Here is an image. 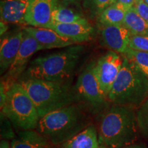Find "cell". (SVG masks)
I'll use <instances>...</instances> for the list:
<instances>
[{
    "label": "cell",
    "instance_id": "6da1fadb",
    "mask_svg": "<svg viewBox=\"0 0 148 148\" xmlns=\"http://www.w3.org/2000/svg\"><path fill=\"white\" fill-rule=\"evenodd\" d=\"M136 112L134 108L113 105L103 114L98 127L100 148H123L138 138Z\"/></svg>",
    "mask_w": 148,
    "mask_h": 148
},
{
    "label": "cell",
    "instance_id": "7a4b0ae2",
    "mask_svg": "<svg viewBox=\"0 0 148 148\" xmlns=\"http://www.w3.org/2000/svg\"><path fill=\"white\" fill-rule=\"evenodd\" d=\"M82 45L37 57L29 62L21 79L34 78L66 83L71 78L83 52Z\"/></svg>",
    "mask_w": 148,
    "mask_h": 148
},
{
    "label": "cell",
    "instance_id": "3957f363",
    "mask_svg": "<svg viewBox=\"0 0 148 148\" xmlns=\"http://www.w3.org/2000/svg\"><path fill=\"white\" fill-rule=\"evenodd\" d=\"M121 69L108 99L114 105L139 108L148 98V77L134 62L123 56Z\"/></svg>",
    "mask_w": 148,
    "mask_h": 148
},
{
    "label": "cell",
    "instance_id": "277c9868",
    "mask_svg": "<svg viewBox=\"0 0 148 148\" xmlns=\"http://www.w3.org/2000/svg\"><path fill=\"white\" fill-rule=\"evenodd\" d=\"M86 125V116L82 109L73 103L40 118L36 130L48 143L58 145L78 134Z\"/></svg>",
    "mask_w": 148,
    "mask_h": 148
},
{
    "label": "cell",
    "instance_id": "5b68a950",
    "mask_svg": "<svg viewBox=\"0 0 148 148\" xmlns=\"http://www.w3.org/2000/svg\"><path fill=\"white\" fill-rule=\"evenodd\" d=\"M17 82L34 101L40 119L49 112L73 104L75 100L74 92L66 83L34 78L21 79Z\"/></svg>",
    "mask_w": 148,
    "mask_h": 148
},
{
    "label": "cell",
    "instance_id": "8992f818",
    "mask_svg": "<svg viewBox=\"0 0 148 148\" xmlns=\"http://www.w3.org/2000/svg\"><path fill=\"white\" fill-rule=\"evenodd\" d=\"M5 99L1 104V112L16 127L30 130L38 126L40 116L34 101L25 90L16 82L5 91Z\"/></svg>",
    "mask_w": 148,
    "mask_h": 148
},
{
    "label": "cell",
    "instance_id": "52a82bcc",
    "mask_svg": "<svg viewBox=\"0 0 148 148\" xmlns=\"http://www.w3.org/2000/svg\"><path fill=\"white\" fill-rule=\"evenodd\" d=\"M95 62H91L79 74L74 87L75 99L84 103L90 112L97 114L106 108L108 97L101 90L95 72Z\"/></svg>",
    "mask_w": 148,
    "mask_h": 148
},
{
    "label": "cell",
    "instance_id": "ba28073f",
    "mask_svg": "<svg viewBox=\"0 0 148 148\" xmlns=\"http://www.w3.org/2000/svg\"><path fill=\"white\" fill-rule=\"evenodd\" d=\"M44 48L34 37L23 30V38L15 60L1 82V89L5 91L19 79L25 71L27 64L33 54Z\"/></svg>",
    "mask_w": 148,
    "mask_h": 148
},
{
    "label": "cell",
    "instance_id": "9c48e42d",
    "mask_svg": "<svg viewBox=\"0 0 148 148\" xmlns=\"http://www.w3.org/2000/svg\"><path fill=\"white\" fill-rule=\"evenodd\" d=\"M123 61L121 56L115 51H110L95 62V75L101 90L107 97L121 69Z\"/></svg>",
    "mask_w": 148,
    "mask_h": 148
},
{
    "label": "cell",
    "instance_id": "30bf717a",
    "mask_svg": "<svg viewBox=\"0 0 148 148\" xmlns=\"http://www.w3.org/2000/svg\"><path fill=\"white\" fill-rule=\"evenodd\" d=\"M58 5L56 0H31L24 18V25L46 27L52 22V13Z\"/></svg>",
    "mask_w": 148,
    "mask_h": 148
},
{
    "label": "cell",
    "instance_id": "8fae6325",
    "mask_svg": "<svg viewBox=\"0 0 148 148\" xmlns=\"http://www.w3.org/2000/svg\"><path fill=\"white\" fill-rule=\"evenodd\" d=\"M101 39L111 51L123 54L129 47L131 34L123 25H102Z\"/></svg>",
    "mask_w": 148,
    "mask_h": 148
},
{
    "label": "cell",
    "instance_id": "7c38bea8",
    "mask_svg": "<svg viewBox=\"0 0 148 148\" xmlns=\"http://www.w3.org/2000/svg\"><path fill=\"white\" fill-rule=\"evenodd\" d=\"M23 30L34 37L44 49L66 48L75 44L71 40L59 35L53 29L46 27H25Z\"/></svg>",
    "mask_w": 148,
    "mask_h": 148
},
{
    "label": "cell",
    "instance_id": "4fadbf2b",
    "mask_svg": "<svg viewBox=\"0 0 148 148\" xmlns=\"http://www.w3.org/2000/svg\"><path fill=\"white\" fill-rule=\"evenodd\" d=\"M47 28L53 29L59 35L71 40L74 43H79L90 40L93 32V29L90 24L51 22Z\"/></svg>",
    "mask_w": 148,
    "mask_h": 148
},
{
    "label": "cell",
    "instance_id": "5bb4252c",
    "mask_svg": "<svg viewBox=\"0 0 148 148\" xmlns=\"http://www.w3.org/2000/svg\"><path fill=\"white\" fill-rule=\"evenodd\" d=\"M23 38V31L6 36L0 45V68L1 73H4L15 60Z\"/></svg>",
    "mask_w": 148,
    "mask_h": 148
},
{
    "label": "cell",
    "instance_id": "9a60e30c",
    "mask_svg": "<svg viewBox=\"0 0 148 148\" xmlns=\"http://www.w3.org/2000/svg\"><path fill=\"white\" fill-rule=\"evenodd\" d=\"M31 0H1L0 7L1 22L23 24Z\"/></svg>",
    "mask_w": 148,
    "mask_h": 148
},
{
    "label": "cell",
    "instance_id": "2e32d148",
    "mask_svg": "<svg viewBox=\"0 0 148 148\" xmlns=\"http://www.w3.org/2000/svg\"><path fill=\"white\" fill-rule=\"evenodd\" d=\"M56 148H100L97 130L94 125H88Z\"/></svg>",
    "mask_w": 148,
    "mask_h": 148
},
{
    "label": "cell",
    "instance_id": "e0dca14e",
    "mask_svg": "<svg viewBox=\"0 0 148 148\" xmlns=\"http://www.w3.org/2000/svg\"><path fill=\"white\" fill-rule=\"evenodd\" d=\"M129 8H130L121 3H112L101 12L99 21L101 25H123L125 14Z\"/></svg>",
    "mask_w": 148,
    "mask_h": 148
},
{
    "label": "cell",
    "instance_id": "ac0fdd59",
    "mask_svg": "<svg viewBox=\"0 0 148 148\" xmlns=\"http://www.w3.org/2000/svg\"><path fill=\"white\" fill-rule=\"evenodd\" d=\"M123 25L128 29L131 35H148V23L134 6L127 11Z\"/></svg>",
    "mask_w": 148,
    "mask_h": 148
},
{
    "label": "cell",
    "instance_id": "d6986e66",
    "mask_svg": "<svg viewBox=\"0 0 148 148\" xmlns=\"http://www.w3.org/2000/svg\"><path fill=\"white\" fill-rule=\"evenodd\" d=\"M52 22L61 23L89 24L86 18L71 8L57 5L52 13Z\"/></svg>",
    "mask_w": 148,
    "mask_h": 148
},
{
    "label": "cell",
    "instance_id": "ffe728a7",
    "mask_svg": "<svg viewBox=\"0 0 148 148\" xmlns=\"http://www.w3.org/2000/svg\"><path fill=\"white\" fill-rule=\"evenodd\" d=\"M36 134H35L34 136L29 134V136H25L20 139L12 140L11 147L12 148H49L47 140L42 137L38 133L36 137Z\"/></svg>",
    "mask_w": 148,
    "mask_h": 148
},
{
    "label": "cell",
    "instance_id": "44dd1931",
    "mask_svg": "<svg viewBox=\"0 0 148 148\" xmlns=\"http://www.w3.org/2000/svg\"><path fill=\"white\" fill-rule=\"evenodd\" d=\"M123 56L134 62L148 77V52L134 50L128 47Z\"/></svg>",
    "mask_w": 148,
    "mask_h": 148
},
{
    "label": "cell",
    "instance_id": "7402d4cb",
    "mask_svg": "<svg viewBox=\"0 0 148 148\" xmlns=\"http://www.w3.org/2000/svg\"><path fill=\"white\" fill-rule=\"evenodd\" d=\"M136 117L140 132L148 136V98L138 108Z\"/></svg>",
    "mask_w": 148,
    "mask_h": 148
},
{
    "label": "cell",
    "instance_id": "603a6c76",
    "mask_svg": "<svg viewBox=\"0 0 148 148\" xmlns=\"http://www.w3.org/2000/svg\"><path fill=\"white\" fill-rule=\"evenodd\" d=\"M129 47L134 50L148 52V35H131Z\"/></svg>",
    "mask_w": 148,
    "mask_h": 148
},
{
    "label": "cell",
    "instance_id": "cb8c5ba5",
    "mask_svg": "<svg viewBox=\"0 0 148 148\" xmlns=\"http://www.w3.org/2000/svg\"><path fill=\"white\" fill-rule=\"evenodd\" d=\"M134 8L137 11L143 19L148 23V5L144 1H138L135 3Z\"/></svg>",
    "mask_w": 148,
    "mask_h": 148
},
{
    "label": "cell",
    "instance_id": "d4e9b609",
    "mask_svg": "<svg viewBox=\"0 0 148 148\" xmlns=\"http://www.w3.org/2000/svg\"><path fill=\"white\" fill-rule=\"evenodd\" d=\"M113 1L114 0H91L92 4L100 13L106 7L112 4Z\"/></svg>",
    "mask_w": 148,
    "mask_h": 148
},
{
    "label": "cell",
    "instance_id": "484cf974",
    "mask_svg": "<svg viewBox=\"0 0 148 148\" xmlns=\"http://www.w3.org/2000/svg\"><path fill=\"white\" fill-rule=\"evenodd\" d=\"M58 5L67 6L70 4H78L80 0H56Z\"/></svg>",
    "mask_w": 148,
    "mask_h": 148
},
{
    "label": "cell",
    "instance_id": "4316f807",
    "mask_svg": "<svg viewBox=\"0 0 148 148\" xmlns=\"http://www.w3.org/2000/svg\"><path fill=\"white\" fill-rule=\"evenodd\" d=\"M114 2L121 3L122 4L129 7V8H131L134 5L135 3H136V0H114L113 3Z\"/></svg>",
    "mask_w": 148,
    "mask_h": 148
},
{
    "label": "cell",
    "instance_id": "83f0119b",
    "mask_svg": "<svg viewBox=\"0 0 148 148\" xmlns=\"http://www.w3.org/2000/svg\"><path fill=\"white\" fill-rule=\"evenodd\" d=\"M123 148H146V147L143 144H132V145H130Z\"/></svg>",
    "mask_w": 148,
    "mask_h": 148
},
{
    "label": "cell",
    "instance_id": "f1b7e54d",
    "mask_svg": "<svg viewBox=\"0 0 148 148\" xmlns=\"http://www.w3.org/2000/svg\"><path fill=\"white\" fill-rule=\"evenodd\" d=\"M0 148H12V147L9 145L8 141L3 140L1 141V147H0Z\"/></svg>",
    "mask_w": 148,
    "mask_h": 148
},
{
    "label": "cell",
    "instance_id": "f546056e",
    "mask_svg": "<svg viewBox=\"0 0 148 148\" xmlns=\"http://www.w3.org/2000/svg\"><path fill=\"white\" fill-rule=\"evenodd\" d=\"M143 1H145V2L146 3H147V4L148 5V0H143Z\"/></svg>",
    "mask_w": 148,
    "mask_h": 148
},
{
    "label": "cell",
    "instance_id": "4dcf8cb0",
    "mask_svg": "<svg viewBox=\"0 0 148 148\" xmlns=\"http://www.w3.org/2000/svg\"><path fill=\"white\" fill-rule=\"evenodd\" d=\"M143 1V0H136V2H138V1Z\"/></svg>",
    "mask_w": 148,
    "mask_h": 148
}]
</instances>
